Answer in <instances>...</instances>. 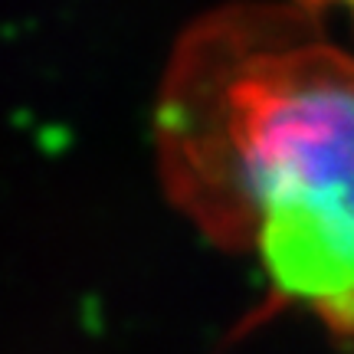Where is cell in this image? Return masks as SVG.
<instances>
[{
  "instance_id": "6da1fadb",
  "label": "cell",
  "mask_w": 354,
  "mask_h": 354,
  "mask_svg": "<svg viewBox=\"0 0 354 354\" xmlns=\"http://www.w3.org/2000/svg\"><path fill=\"white\" fill-rule=\"evenodd\" d=\"M167 197L354 338V59L315 13L233 3L177 43L154 112Z\"/></svg>"
},
{
  "instance_id": "7a4b0ae2",
  "label": "cell",
  "mask_w": 354,
  "mask_h": 354,
  "mask_svg": "<svg viewBox=\"0 0 354 354\" xmlns=\"http://www.w3.org/2000/svg\"><path fill=\"white\" fill-rule=\"evenodd\" d=\"M292 3H299V7H305V10H325V7H335V10L348 13V20L354 24V0H292Z\"/></svg>"
}]
</instances>
